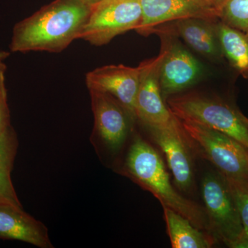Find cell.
<instances>
[{
	"mask_svg": "<svg viewBox=\"0 0 248 248\" xmlns=\"http://www.w3.org/2000/svg\"><path fill=\"white\" fill-rule=\"evenodd\" d=\"M152 138L164 152L174 182L181 191L187 192L194 182V169L185 132L178 129L147 128Z\"/></svg>",
	"mask_w": 248,
	"mask_h": 248,
	"instance_id": "obj_12",
	"label": "cell"
},
{
	"mask_svg": "<svg viewBox=\"0 0 248 248\" xmlns=\"http://www.w3.org/2000/svg\"><path fill=\"white\" fill-rule=\"evenodd\" d=\"M127 174L162 204L192 222L201 231L212 234L205 208L187 200L174 188L164 161L157 151L143 139L136 137L125 159Z\"/></svg>",
	"mask_w": 248,
	"mask_h": 248,
	"instance_id": "obj_2",
	"label": "cell"
},
{
	"mask_svg": "<svg viewBox=\"0 0 248 248\" xmlns=\"http://www.w3.org/2000/svg\"><path fill=\"white\" fill-rule=\"evenodd\" d=\"M226 179L239 210L245 234L248 239V182L226 177Z\"/></svg>",
	"mask_w": 248,
	"mask_h": 248,
	"instance_id": "obj_19",
	"label": "cell"
},
{
	"mask_svg": "<svg viewBox=\"0 0 248 248\" xmlns=\"http://www.w3.org/2000/svg\"><path fill=\"white\" fill-rule=\"evenodd\" d=\"M4 62L0 64V137L11 127L6 88V66Z\"/></svg>",
	"mask_w": 248,
	"mask_h": 248,
	"instance_id": "obj_20",
	"label": "cell"
},
{
	"mask_svg": "<svg viewBox=\"0 0 248 248\" xmlns=\"http://www.w3.org/2000/svg\"><path fill=\"white\" fill-rule=\"evenodd\" d=\"M242 118H243V120H244V122H245V123H246V125H247L248 126V117H246V116H245L244 115V114H243Z\"/></svg>",
	"mask_w": 248,
	"mask_h": 248,
	"instance_id": "obj_24",
	"label": "cell"
},
{
	"mask_svg": "<svg viewBox=\"0 0 248 248\" xmlns=\"http://www.w3.org/2000/svg\"><path fill=\"white\" fill-rule=\"evenodd\" d=\"M218 17L230 27L248 34V0H226Z\"/></svg>",
	"mask_w": 248,
	"mask_h": 248,
	"instance_id": "obj_18",
	"label": "cell"
},
{
	"mask_svg": "<svg viewBox=\"0 0 248 248\" xmlns=\"http://www.w3.org/2000/svg\"><path fill=\"white\" fill-rule=\"evenodd\" d=\"M164 218L172 248H208L216 238L201 231L181 214L164 208Z\"/></svg>",
	"mask_w": 248,
	"mask_h": 248,
	"instance_id": "obj_15",
	"label": "cell"
},
{
	"mask_svg": "<svg viewBox=\"0 0 248 248\" xmlns=\"http://www.w3.org/2000/svg\"><path fill=\"white\" fill-rule=\"evenodd\" d=\"M84 0H55L16 24L10 44L13 53H60L79 39L91 14Z\"/></svg>",
	"mask_w": 248,
	"mask_h": 248,
	"instance_id": "obj_1",
	"label": "cell"
},
{
	"mask_svg": "<svg viewBox=\"0 0 248 248\" xmlns=\"http://www.w3.org/2000/svg\"><path fill=\"white\" fill-rule=\"evenodd\" d=\"M17 148V136L11 127L0 137V203L22 208L11 180Z\"/></svg>",
	"mask_w": 248,
	"mask_h": 248,
	"instance_id": "obj_17",
	"label": "cell"
},
{
	"mask_svg": "<svg viewBox=\"0 0 248 248\" xmlns=\"http://www.w3.org/2000/svg\"><path fill=\"white\" fill-rule=\"evenodd\" d=\"M10 55V53L7 51H4V50H0V64L2 62H5Z\"/></svg>",
	"mask_w": 248,
	"mask_h": 248,
	"instance_id": "obj_22",
	"label": "cell"
},
{
	"mask_svg": "<svg viewBox=\"0 0 248 248\" xmlns=\"http://www.w3.org/2000/svg\"><path fill=\"white\" fill-rule=\"evenodd\" d=\"M202 192L213 236L228 247L248 248V239L226 177L218 170L205 174Z\"/></svg>",
	"mask_w": 248,
	"mask_h": 248,
	"instance_id": "obj_5",
	"label": "cell"
},
{
	"mask_svg": "<svg viewBox=\"0 0 248 248\" xmlns=\"http://www.w3.org/2000/svg\"><path fill=\"white\" fill-rule=\"evenodd\" d=\"M216 29L222 55L238 74L248 79V34L221 21Z\"/></svg>",
	"mask_w": 248,
	"mask_h": 248,
	"instance_id": "obj_16",
	"label": "cell"
},
{
	"mask_svg": "<svg viewBox=\"0 0 248 248\" xmlns=\"http://www.w3.org/2000/svg\"><path fill=\"white\" fill-rule=\"evenodd\" d=\"M166 104L178 120L218 130L248 148V126L243 113L232 104L195 93L169 97Z\"/></svg>",
	"mask_w": 248,
	"mask_h": 248,
	"instance_id": "obj_3",
	"label": "cell"
},
{
	"mask_svg": "<svg viewBox=\"0 0 248 248\" xmlns=\"http://www.w3.org/2000/svg\"><path fill=\"white\" fill-rule=\"evenodd\" d=\"M141 20L137 32L151 35L155 28L167 23L202 18L217 21L218 12L206 0H140Z\"/></svg>",
	"mask_w": 248,
	"mask_h": 248,
	"instance_id": "obj_10",
	"label": "cell"
},
{
	"mask_svg": "<svg viewBox=\"0 0 248 248\" xmlns=\"http://www.w3.org/2000/svg\"><path fill=\"white\" fill-rule=\"evenodd\" d=\"M0 239L22 241L40 248H53L48 228L23 208L0 203Z\"/></svg>",
	"mask_w": 248,
	"mask_h": 248,
	"instance_id": "obj_13",
	"label": "cell"
},
{
	"mask_svg": "<svg viewBox=\"0 0 248 248\" xmlns=\"http://www.w3.org/2000/svg\"><path fill=\"white\" fill-rule=\"evenodd\" d=\"M94 118V133L108 149L117 152L123 146L135 117L108 93L90 90Z\"/></svg>",
	"mask_w": 248,
	"mask_h": 248,
	"instance_id": "obj_9",
	"label": "cell"
},
{
	"mask_svg": "<svg viewBox=\"0 0 248 248\" xmlns=\"http://www.w3.org/2000/svg\"><path fill=\"white\" fill-rule=\"evenodd\" d=\"M166 51L160 68L159 84L164 99L182 92L195 84L203 73V67L173 35L158 32Z\"/></svg>",
	"mask_w": 248,
	"mask_h": 248,
	"instance_id": "obj_8",
	"label": "cell"
},
{
	"mask_svg": "<svg viewBox=\"0 0 248 248\" xmlns=\"http://www.w3.org/2000/svg\"><path fill=\"white\" fill-rule=\"evenodd\" d=\"M141 66L108 65L95 68L86 76L88 89L111 94L135 117V105L140 86Z\"/></svg>",
	"mask_w": 248,
	"mask_h": 248,
	"instance_id": "obj_11",
	"label": "cell"
},
{
	"mask_svg": "<svg viewBox=\"0 0 248 248\" xmlns=\"http://www.w3.org/2000/svg\"><path fill=\"white\" fill-rule=\"evenodd\" d=\"M206 1L213 6L214 9H216L217 12H218V10L221 8V6L226 1V0H206Z\"/></svg>",
	"mask_w": 248,
	"mask_h": 248,
	"instance_id": "obj_21",
	"label": "cell"
},
{
	"mask_svg": "<svg viewBox=\"0 0 248 248\" xmlns=\"http://www.w3.org/2000/svg\"><path fill=\"white\" fill-rule=\"evenodd\" d=\"M166 46L161 43L156 58L141 62L140 86L135 105V117L147 128L178 129L181 124L171 112L161 94L160 68L166 55Z\"/></svg>",
	"mask_w": 248,
	"mask_h": 248,
	"instance_id": "obj_7",
	"label": "cell"
},
{
	"mask_svg": "<svg viewBox=\"0 0 248 248\" xmlns=\"http://www.w3.org/2000/svg\"><path fill=\"white\" fill-rule=\"evenodd\" d=\"M217 22L202 18H187L171 22L172 24L167 27L155 28L152 33L165 32L178 36L197 53L218 60L223 55L217 37Z\"/></svg>",
	"mask_w": 248,
	"mask_h": 248,
	"instance_id": "obj_14",
	"label": "cell"
},
{
	"mask_svg": "<svg viewBox=\"0 0 248 248\" xmlns=\"http://www.w3.org/2000/svg\"><path fill=\"white\" fill-rule=\"evenodd\" d=\"M87 4H89L90 6L92 7L94 5L97 4L99 1H102V0H84Z\"/></svg>",
	"mask_w": 248,
	"mask_h": 248,
	"instance_id": "obj_23",
	"label": "cell"
},
{
	"mask_svg": "<svg viewBox=\"0 0 248 248\" xmlns=\"http://www.w3.org/2000/svg\"><path fill=\"white\" fill-rule=\"evenodd\" d=\"M179 121L190 148L215 165L225 177L248 182V148L218 130Z\"/></svg>",
	"mask_w": 248,
	"mask_h": 248,
	"instance_id": "obj_4",
	"label": "cell"
},
{
	"mask_svg": "<svg viewBox=\"0 0 248 248\" xmlns=\"http://www.w3.org/2000/svg\"><path fill=\"white\" fill-rule=\"evenodd\" d=\"M140 0H102L92 6L79 39L101 46L117 36L136 31L141 20Z\"/></svg>",
	"mask_w": 248,
	"mask_h": 248,
	"instance_id": "obj_6",
	"label": "cell"
}]
</instances>
